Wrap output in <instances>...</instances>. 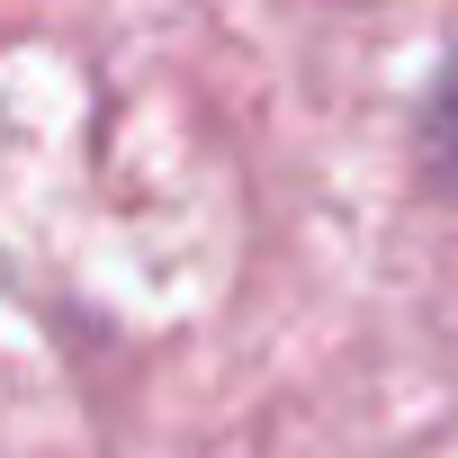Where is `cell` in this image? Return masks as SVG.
Wrapping results in <instances>:
<instances>
[{"label": "cell", "mask_w": 458, "mask_h": 458, "mask_svg": "<svg viewBox=\"0 0 458 458\" xmlns=\"http://www.w3.org/2000/svg\"><path fill=\"white\" fill-rule=\"evenodd\" d=\"M422 144H431V162L458 180V55H449V72H440V90H431V117H422Z\"/></svg>", "instance_id": "1"}]
</instances>
